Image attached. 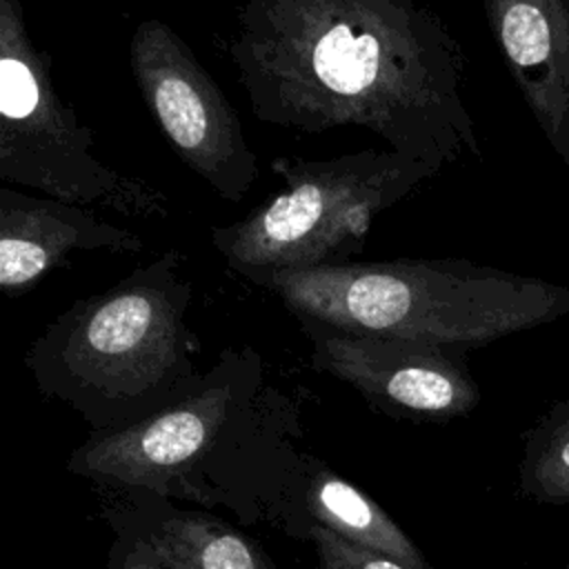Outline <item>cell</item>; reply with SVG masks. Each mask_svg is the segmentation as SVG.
Returning <instances> with one entry per match:
<instances>
[{"label":"cell","mask_w":569,"mask_h":569,"mask_svg":"<svg viewBox=\"0 0 569 569\" xmlns=\"http://www.w3.org/2000/svg\"><path fill=\"white\" fill-rule=\"evenodd\" d=\"M227 53L264 124L367 129L436 171L480 156L462 47L418 0H236Z\"/></svg>","instance_id":"obj_1"},{"label":"cell","mask_w":569,"mask_h":569,"mask_svg":"<svg viewBox=\"0 0 569 569\" xmlns=\"http://www.w3.org/2000/svg\"><path fill=\"white\" fill-rule=\"evenodd\" d=\"M298 320L471 349L569 313V289L465 258L353 260L247 278Z\"/></svg>","instance_id":"obj_2"},{"label":"cell","mask_w":569,"mask_h":569,"mask_svg":"<svg viewBox=\"0 0 569 569\" xmlns=\"http://www.w3.org/2000/svg\"><path fill=\"white\" fill-rule=\"evenodd\" d=\"M193 296L182 256L167 249L113 287L76 300L31 345L27 365L40 387L89 409H147L187 393Z\"/></svg>","instance_id":"obj_3"},{"label":"cell","mask_w":569,"mask_h":569,"mask_svg":"<svg viewBox=\"0 0 569 569\" xmlns=\"http://www.w3.org/2000/svg\"><path fill=\"white\" fill-rule=\"evenodd\" d=\"M284 189L244 218L211 227V244L240 278L358 260L378 213L438 171L396 149H362L329 160L276 158Z\"/></svg>","instance_id":"obj_4"},{"label":"cell","mask_w":569,"mask_h":569,"mask_svg":"<svg viewBox=\"0 0 569 569\" xmlns=\"http://www.w3.org/2000/svg\"><path fill=\"white\" fill-rule=\"evenodd\" d=\"M20 0H0V180L129 218H167L169 196L96 156L93 131L62 102Z\"/></svg>","instance_id":"obj_5"},{"label":"cell","mask_w":569,"mask_h":569,"mask_svg":"<svg viewBox=\"0 0 569 569\" xmlns=\"http://www.w3.org/2000/svg\"><path fill=\"white\" fill-rule=\"evenodd\" d=\"M136 87L176 156L222 200L238 202L258 180V160L240 118L189 44L162 20L129 38Z\"/></svg>","instance_id":"obj_6"},{"label":"cell","mask_w":569,"mask_h":569,"mask_svg":"<svg viewBox=\"0 0 569 569\" xmlns=\"http://www.w3.org/2000/svg\"><path fill=\"white\" fill-rule=\"evenodd\" d=\"M258 365L251 349L222 351L220 362L171 407L87 440L71 469L102 482L164 489L211 447L238 400L256 385Z\"/></svg>","instance_id":"obj_7"},{"label":"cell","mask_w":569,"mask_h":569,"mask_svg":"<svg viewBox=\"0 0 569 569\" xmlns=\"http://www.w3.org/2000/svg\"><path fill=\"white\" fill-rule=\"evenodd\" d=\"M298 322L313 347L311 365L351 385L380 411L449 420L469 413L480 400L465 349Z\"/></svg>","instance_id":"obj_8"},{"label":"cell","mask_w":569,"mask_h":569,"mask_svg":"<svg viewBox=\"0 0 569 569\" xmlns=\"http://www.w3.org/2000/svg\"><path fill=\"white\" fill-rule=\"evenodd\" d=\"M482 7L531 116L569 167V0H482Z\"/></svg>","instance_id":"obj_9"},{"label":"cell","mask_w":569,"mask_h":569,"mask_svg":"<svg viewBox=\"0 0 569 569\" xmlns=\"http://www.w3.org/2000/svg\"><path fill=\"white\" fill-rule=\"evenodd\" d=\"M144 240L91 209L0 187V289L16 298L76 251L133 253Z\"/></svg>","instance_id":"obj_10"},{"label":"cell","mask_w":569,"mask_h":569,"mask_svg":"<svg viewBox=\"0 0 569 569\" xmlns=\"http://www.w3.org/2000/svg\"><path fill=\"white\" fill-rule=\"evenodd\" d=\"M307 507L318 525L340 538L369 551L385 553L409 569H431L427 558L393 518L345 478L327 469L313 471L307 487Z\"/></svg>","instance_id":"obj_11"},{"label":"cell","mask_w":569,"mask_h":569,"mask_svg":"<svg viewBox=\"0 0 569 569\" xmlns=\"http://www.w3.org/2000/svg\"><path fill=\"white\" fill-rule=\"evenodd\" d=\"M142 540L153 549L162 569H276L249 538L196 511H173L160 518Z\"/></svg>","instance_id":"obj_12"},{"label":"cell","mask_w":569,"mask_h":569,"mask_svg":"<svg viewBox=\"0 0 569 569\" xmlns=\"http://www.w3.org/2000/svg\"><path fill=\"white\" fill-rule=\"evenodd\" d=\"M518 485L533 502H569V398L556 402L522 436Z\"/></svg>","instance_id":"obj_13"},{"label":"cell","mask_w":569,"mask_h":569,"mask_svg":"<svg viewBox=\"0 0 569 569\" xmlns=\"http://www.w3.org/2000/svg\"><path fill=\"white\" fill-rule=\"evenodd\" d=\"M309 533L316 542L320 569H409L385 553L369 551L340 538L322 525H313Z\"/></svg>","instance_id":"obj_14"},{"label":"cell","mask_w":569,"mask_h":569,"mask_svg":"<svg viewBox=\"0 0 569 569\" xmlns=\"http://www.w3.org/2000/svg\"><path fill=\"white\" fill-rule=\"evenodd\" d=\"M116 569H162L158 556L144 540H133L120 556Z\"/></svg>","instance_id":"obj_15"},{"label":"cell","mask_w":569,"mask_h":569,"mask_svg":"<svg viewBox=\"0 0 569 569\" xmlns=\"http://www.w3.org/2000/svg\"><path fill=\"white\" fill-rule=\"evenodd\" d=\"M567 569H569V567H567Z\"/></svg>","instance_id":"obj_16"}]
</instances>
